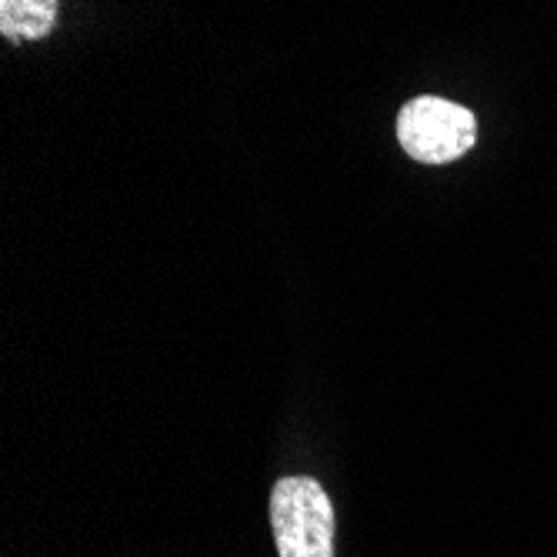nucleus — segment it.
Returning <instances> with one entry per match:
<instances>
[{
	"instance_id": "7ed1b4c3",
	"label": "nucleus",
	"mask_w": 557,
	"mask_h": 557,
	"mask_svg": "<svg viewBox=\"0 0 557 557\" xmlns=\"http://www.w3.org/2000/svg\"><path fill=\"white\" fill-rule=\"evenodd\" d=\"M58 24V0H0V34L8 40H44Z\"/></svg>"
},
{
	"instance_id": "f257e3e1",
	"label": "nucleus",
	"mask_w": 557,
	"mask_h": 557,
	"mask_svg": "<svg viewBox=\"0 0 557 557\" xmlns=\"http://www.w3.org/2000/svg\"><path fill=\"white\" fill-rule=\"evenodd\" d=\"M334 508L314 478H281L271 491V531L281 557H334Z\"/></svg>"
},
{
	"instance_id": "f03ea898",
	"label": "nucleus",
	"mask_w": 557,
	"mask_h": 557,
	"mask_svg": "<svg viewBox=\"0 0 557 557\" xmlns=\"http://www.w3.org/2000/svg\"><path fill=\"white\" fill-rule=\"evenodd\" d=\"M397 140L421 164H450L474 147L478 121L454 100L414 97L397 114Z\"/></svg>"
}]
</instances>
